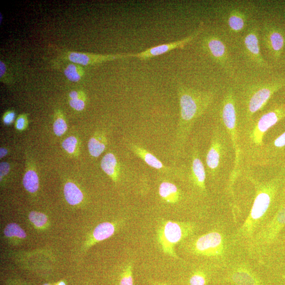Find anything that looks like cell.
Here are the masks:
<instances>
[{
    "mask_svg": "<svg viewBox=\"0 0 285 285\" xmlns=\"http://www.w3.org/2000/svg\"><path fill=\"white\" fill-rule=\"evenodd\" d=\"M177 94L180 105V118L176 129L174 153L180 156L195 122L206 112L213 103L215 93L199 91L183 84H179Z\"/></svg>",
    "mask_w": 285,
    "mask_h": 285,
    "instance_id": "cell-1",
    "label": "cell"
},
{
    "mask_svg": "<svg viewBox=\"0 0 285 285\" xmlns=\"http://www.w3.org/2000/svg\"><path fill=\"white\" fill-rule=\"evenodd\" d=\"M255 188V198L250 213L240 228L237 235L250 240L264 221L278 194L281 181L278 178L259 182L251 178Z\"/></svg>",
    "mask_w": 285,
    "mask_h": 285,
    "instance_id": "cell-2",
    "label": "cell"
},
{
    "mask_svg": "<svg viewBox=\"0 0 285 285\" xmlns=\"http://www.w3.org/2000/svg\"><path fill=\"white\" fill-rule=\"evenodd\" d=\"M221 117L227 133L230 138L235 155L234 168L230 175L229 184L230 190L232 191L233 184L239 174L241 159L237 129V113L232 88H228L224 97Z\"/></svg>",
    "mask_w": 285,
    "mask_h": 285,
    "instance_id": "cell-3",
    "label": "cell"
},
{
    "mask_svg": "<svg viewBox=\"0 0 285 285\" xmlns=\"http://www.w3.org/2000/svg\"><path fill=\"white\" fill-rule=\"evenodd\" d=\"M194 224L168 221L162 224L158 232V240L163 251L170 256L177 258L174 248L195 230Z\"/></svg>",
    "mask_w": 285,
    "mask_h": 285,
    "instance_id": "cell-4",
    "label": "cell"
},
{
    "mask_svg": "<svg viewBox=\"0 0 285 285\" xmlns=\"http://www.w3.org/2000/svg\"><path fill=\"white\" fill-rule=\"evenodd\" d=\"M284 86L283 80H275L268 83L252 86L247 91L245 99V115L250 119L262 110L273 95Z\"/></svg>",
    "mask_w": 285,
    "mask_h": 285,
    "instance_id": "cell-5",
    "label": "cell"
},
{
    "mask_svg": "<svg viewBox=\"0 0 285 285\" xmlns=\"http://www.w3.org/2000/svg\"><path fill=\"white\" fill-rule=\"evenodd\" d=\"M285 227V205L280 207L278 213L265 225L257 231L249 240V247L252 250L270 246L274 242Z\"/></svg>",
    "mask_w": 285,
    "mask_h": 285,
    "instance_id": "cell-6",
    "label": "cell"
},
{
    "mask_svg": "<svg viewBox=\"0 0 285 285\" xmlns=\"http://www.w3.org/2000/svg\"><path fill=\"white\" fill-rule=\"evenodd\" d=\"M284 118L285 104L264 114L249 130L248 139L250 146L255 149L262 147L265 134Z\"/></svg>",
    "mask_w": 285,
    "mask_h": 285,
    "instance_id": "cell-7",
    "label": "cell"
},
{
    "mask_svg": "<svg viewBox=\"0 0 285 285\" xmlns=\"http://www.w3.org/2000/svg\"><path fill=\"white\" fill-rule=\"evenodd\" d=\"M193 253L207 257H222L226 252V243L223 235L212 231L202 235L191 244Z\"/></svg>",
    "mask_w": 285,
    "mask_h": 285,
    "instance_id": "cell-8",
    "label": "cell"
},
{
    "mask_svg": "<svg viewBox=\"0 0 285 285\" xmlns=\"http://www.w3.org/2000/svg\"><path fill=\"white\" fill-rule=\"evenodd\" d=\"M221 128L214 130L206 156L208 173L215 176L221 169L222 162L227 151L226 132Z\"/></svg>",
    "mask_w": 285,
    "mask_h": 285,
    "instance_id": "cell-9",
    "label": "cell"
},
{
    "mask_svg": "<svg viewBox=\"0 0 285 285\" xmlns=\"http://www.w3.org/2000/svg\"><path fill=\"white\" fill-rule=\"evenodd\" d=\"M204 30V23L201 22L198 30L190 36L181 40L176 41V42L149 48L144 52L134 54V57L143 61L150 60L155 57L165 54L171 51L175 50V49L183 48L200 36Z\"/></svg>",
    "mask_w": 285,
    "mask_h": 285,
    "instance_id": "cell-10",
    "label": "cell"
},
{
    "mask_svg": "<svg viewBox=\"0 0 285 285\" xmlns=\"http://www.w3.org/2000/svg\"><path fill=\"white\" fill-rule=\"evenodd\" d=\"M202 47L216 62L226 69H229V54L223 41L216 35H210L203 38Z\"/></svg>",
    "mask_w": 285,
    "mask_h": 285,
    "instance_id": "cell-11",
    "label": "cell"
},
{
    "mask_svg": "<svg viewBox=\"0 0 285 285\" xmlns=\"http://www.w3.org/2000/svg\"><path fill=\"white\" fill-rule=\"evenodd\" d=\"M134 54L101 55L75 52H65L62 56L64 59L82 66L95 65L103 62L117 59H125L134 57Z\"/></svg>",
    "mask_w": 285,
    "mask_h": 285,
    "instance_id": "cell-12",
    "label": "cell"
},
{
    "mask_svg": "<svg viewBox=\"0 0 285 285\" xmlns=\"http://www.w3.org/2000/svg\"><path fill=\"white\" fill-rule=\"evenodd\" d=\"M263 42L275 59H279L285 48V35L279 27L270 23L264 24Z\"/></svg>",
    "mask_w": 285,
    "mask_h": 285,
    "instance_id": "cell-13",
    "label": "cell"
},
{
    "mask_svg": "<svg viewBox=\"0 0 285 285\" xmlns=\"http://www.w3.org/2000/svg\"><path fill=\"white\" fill-rule=\"evenodd\" d=\"M243 43L245 52L249 58L259 67H267L268 64L260 52L258 27L252 26L249 29Z\"/></svg>",
    "mask_w": 285,
    "mask_h": 285,
    "instance_id": "cell-14",
    "label": "cell"
},
{
    "mask_svg": "<svg viewBox=\"0 0 285 285\" xmlns=\"http://www.w3.org/2000/svg\"><path fill=\"white\" fill-rule=\"evenodd\" d=\"M191 178L197 188L202 192H206V171L197 147H193L192 151Z\"/></svg>",
    "mask_w": 285,
    "mask_h": 285,
    "instance_id": "cell-15",
    "label": "cell"
},
{
    "mask_svg": "<svg viewBox=\"0 0 285 285\" xmlns=\"http://www.w3.org/2000/svg\"><path fill=\"white\" fill-rule=\"evenodd\" d=\"M229 279L235 285H263L253 271L244 265L233 268L229 275Z\"/></svg>",
    "mask_w": 285,
    "mask_h": 285,
    "instance_id": "cell-16",
    "label": "cell"
},
{
    "mask_svg": "<svg viewBox=\"0 0 285 285\" xmlns=\"http://www.w3.org/2000/svg\"><path fill=\"white\" fill-rule=\"evenodd\" d=\"M129 148L137 157L141 159L146 164L150 167L161 171L162 172L169 173L170 169L162 164L153 154L140 146L133 143H129Z\"/></svg>",
    "mask_w": 285,
    "mask_h": 285,
    "instance_id": "cell-17",
    "label": "cell"
},
{
    "mask_svg": "<svg viewBox=\"0 0 285 285\" xmlns=\"http://www.w3.org/2000/svg\"><path fill=\"white\" fill-rule=\"evenodd\" d=\"M159 192L161 198L171 204L178 202L181 197L177 186L169 182H162L159 186Z\"/></svg>",
    "mask_w": 285,
    "mask_h": 285,
    "instance_id": "cell-18",
    "label": "cell"
},
{
    "mask_svg": "<svg viewBox=\"0 0 285 285\" xmlns=\"http://www.w3.org/2000/svg\"><path fill=\"white\" fill-rule=\"evenodd\" d=\"M228 24L233 33L239 34L245 28L246 15L239 9H233L228 17Z\"/></svg>",
    "mask_w": 285,
    "mask_h": 285,
    "instance_id": "cell-19",
    "label": "cell"
},
{
    "mask_svg": "<svg viewBox=\"0 0 285 285\" xmlns=\"http://www.w3.org/2000/svg\"><path fill=\"white\" fill-rule=\"evenodd\" d=\"M101 167L104 172L117 181L118 177V168L117 160L113 153H109L105 155L101 162Z\"/></svg>",
    "mask_w": 285,
    "mask_h": 285,
    "instance_id": "cell-20",
    "label": "cell"
},
{
    "mask_svg": "<svg viewBox=\"0 0 285 285\" xmlns=\"http://www.w3.org/2000/svg\"><path fill=\"white\" fill-rule=\"evenodd\" d=\"M65 198L71 205L79 204L83 199V194L78 187L71 182L67 183L64 187Z\"/></svg>",
    "mask_w": 285,
    "mask_h": 285,
    "instance_id": "cell-21",
    "label": "cell"
},
{
    "mask_svg": "<svg viewBox=\"0 0 285 285\" xmlns=\"http://www.w3.org/2000/svg\"><path fill=\"white\" fill-rule=\"evenodd\" d=\"M115 228L113 224L110 223H104L98 226L94 231L93 237L97 241L107 239L115 232Z\"/></svg>",
    "mask_w": 285,
    "mask_h": 285,
    "instance_id": "cell-22",
    "label": "cell"
},
{
    "mask_svg": "<svg viewBox=\"0 0 285 285\" xmlns=\"http://www.w3.org/2000/svg\"><path fill=\"white\" fill-rule=\"evenodd\" d=\"M64 74L72 82H78L84 77L85 72L81 65L71 63L64 69Z\"/></svg>",
    "mask_w": 285,
    "mask_h": 285,
    "instance_id": "cell-23",
    "label": "cell"
},
{
    "mask_svg": "<svg viewBox=\"0 0 285 285\" xmlns=\"http://www.w3.org/2000/svg\"><path fill=\"white\" fill-rule=\"evenodd\" d=\"M105 138L103 136L91 138L88 143V150L92 157L97 158L101 156L105 150Z\"/></svg>",
    "mask_w": 285,
    "mask_h": 285,
    "instance_id": "cell-24",
    "label": "cell"
},
{
    "mask_svg": "<svg viewBox=\"0 0 285 285\" xmlns=\"http://www.w3.org/2000/svg\"><path fill=\"white\" fill-rule=\"evenodd\" d=\"M69 105L77 111H83L85 107L86 95L82 91H73L69 94Z\"/></svg>",
    "mask_w": 285,
    "mask_h": 285,
    "instance_id": "cell-25",
    "label": "cell"
},
{
    "mask_svg": "<svg viewBox=\"0 0 285 285\" xmlns=\"http://www.w3.org/2000/svg\"><path fill=\"white\" fill-rule=\"evenodd\" d=\"M24 188L31 193L36 192L39 188V178L34 171L29 170L23 179Z\"/></svg>",
    "mask_w": 285,
    "mask_h": 285,
    "instance_id": "cell-26",
    "label": "cell"
},
{
    "mask_svg": "<svg viewBox=\"0 0 285 285\" xmlns=\"http://www.w3.org/2000/svg\"><path fill=\"white\" fill-rule=\"evenodd\" d=\"M4 233L7 237H17L20 238L26 237L25 232L18 225L16 224L8 225L5 228Z\"/></svg>",
    "mask_w": 285,
    "mask_h": 285,
    "instance_id": "cell-27",
    "label": "cell"
},
{
    "mask_svg": "<svg viewBox=\"0 0 285 285\" xmlns=\"http://www.w3.org/2000/svg\"><path fill=\"white\" fill-rule=\"evenodd\" d=\"M0 81L6 85H11L13 82V76L9 67L2 60H0Z\"/></svg>",
    "mask_w": 285,
    "mask_h": 285,
    "instance_id": "cell-28",
    "label": "cell"
},
{
    "mask_svg": "<svg viewBox=\"0 0 285 285\" xmlns=\"http://www.w3.org/2000/svg\"><path fill=\"white\" fill-rule=\"evenodd\" d=\"M67 129L66 121L62 117V115H58L54 124V131L56 135L58 136L62 135Z\"/></svg>",
    "mask_w": 285,
    "mask_h": 285,
    "instance_id": "cell-29",
    "label": "cell"
},
{
    "mask_svg": "<svg viewBox=\"0 0 285 285\" xmlns=\"http://www.w3.org/2000/svg\"><path fill=\"white\" fill-rule=\"evenodd\" d=\"M29 218L30 221L38 228L43 227L48 221L47 217L45 215L35 211L31 212L29 214Z\"/></svg>",
    "mask_w": 285,
    "mask_h": 285,
    "instance_id": "cell-30",
    "label": "cell"
},
{
    "mask_svg": "<svg viewBox=\"0 0 285 285\" xmlns=\"http://www.w3.org/2000/svg\"><path fill=\"white\" fill-rule=\"evenodd\" d=\"M77 144L76 138L74 136H70L63 142L62 146L64 150L70 154H72L74 152Z\"/></svg>",
    "mask_w": 285,
    "mask_h": 285,
    "instance_id": "cell-31",
    "label": "cell"
},
{
    "mask_svg": "<svg viewBox=\"0 0 285 285\" xmlns=\"http://www.w3.org/2000/svg\"><path fill=\"white\" fill-rule=\"evenodd\" d=\"M206 278L204 273L201 271L195 272L190 280V285H206Z\"/></svg>",
    "mask_w": 285,
    "mask_h": 285,
    "instance_id": "cell-32",
    "label": "cell"
},
{
    "mask_svg": "<svg viewBox=\"0 0 285 285\" xmlns=\"http://www.w3.org/2000/svg\"><path fill=\"white\" fill-rule=\"evenodd\" d=\"M120 285H134L132 265L131 264L126 268L124 276L120 281Z\"/></svg>",
    "mask_w": 285,
    "mask_h": 285,
    "instance_id": "cell-33",
    "label": "cell"
},
{
    "mask_svg": "<svg viewBox=\"0 0 285 285\" xmlns=\"http://www.w3.org/2000/svg\"><path fill=\"white\" fill-rule=\"evenodd\" d=\"M273 146L277 149L285 147V132L276 138L273 142Z\"/></svg>",
    "mask_w": 285,
    "mask_h": 285,
    "instance_id": "cell-34",
    "label": "cell"
},
{
    "mask_svg": "<svg viewBox=\"0 0 285 285\" xmlns=\"http://www.w3.org/2000/svg\"><path fill=\"white\" fill-rule=\"evenodd\" d=\"M15 113L13 111L6 112L3 117L4 123L6 125L11 124L15 118Z\"/></svg>",
    "mask_w": 285,
    "mask_h": 285,
    "instance_id": "cell-35",
    "label": "cell"
},
{
    "mask_svg": "<svg viewBox=\"0 0 285 285\" xmlns=\"http://www.w3.org/2000/svg\"><path fill=\"white\" fill-rule=\"evenodd\" d=\"M26 116L24 115H20L16 122V127L18 129H22L26 124Z\"/></svg>",
    "mask_w": 285,
    "mask_h": 285,
    "instance_id": "cell-36",
    "label": "cell"
},
{
    "mask_svg": "<svg viewBox=\"0 0 285 285\" xmlns=\"http://www.w3.org/2000/svg\"><path fill=\"white\" fill-rule=\"evenodd\" d=\"M10 166L7 163L3 162L0 165V172H1V178L9 173Z\"/></svg>",
    "mask_w": 285,
    "mask_h": 285,
    "instance_id": "cell-37",
    "label": "cell"
},
{
    "mask_svg": "<svg viewBox=\"0 0 285 285\" xmlns=\"http://www.w3.org/2000/svg\"><path fill=\"white\" fill-rule=\"evenodd\" d=\"M7 150L4 148H1V150H0V155H1V158H2L4 156H5L7 154Z\"/></svg>",
    "mask_w": 285,
    "mask_h": 285,
    "instance_id": "cell-38",
    "label": "cell"
},
{
    "mask_svg": "<svg viewBox=\"0 0 285 285\" xmlns=\"http://www.w3.org/2000/svg\"><path fill=\"white\" fill-rule=\"evenodd\" d=\"M282 205L283 204V202L285 201V188L283 191V192L282 193Z\"/></svg>",
    "mask_w": 285,
    "mask_h": 285,
    "instance_id": "cell-39",
    "label": "cell"
},
{
    "mask_svg": "<svg viewBox=\"0 0 285 285\" xmlns=\"http://www.w3.org/2000/svg\"><path fill=\"white\" fill-rule=\"evenodd\" d=\"M2 14L0 13V22L2 23V20H3V18H2Z\"/></svg>",
    "mask_w": 285,
    "mask_h": 285,
    "instance_id": "cell-40",
    "label": "cell"
},
{
    "mask_svg": "<svg viewBox=\"0 0 285 285\" xmlns=\"http://www.w3.org/2000/svg\"><path fill=\"white\" fill-rule=\"evenodd\" d=\"M58 285H66L63 282H60Z\"/></svg>",
    "mask_w": 285,
    "mask_h": 285,
    "instance_id": "cell-41",
    "label": "cell"
},
{
    "mask_svg": "<svg viewBox=\"0 0 285 285\" xmlns=\"http://www.w3.org/2000/svg\"><path fill=\"white\" fill-rule=\"evenodd\" d=\"M283 278H284V279L285 280V275H283Z\"/></svg>",
    "mask_w": 285,
    "mask_h": 285,
    "instance_id": "cell-42",
    "label": "cell"
},
{
    "mask_svg": "<svg viewBox=\"0 0 285 285\" xmlns=\"http://www.w3.org/2000/svg\"></svg>",
    "mask_w": 285,
    "mask_h": 285,
    "instance_id": "cell-43",
    "label": "cell"
}]
</instances>
